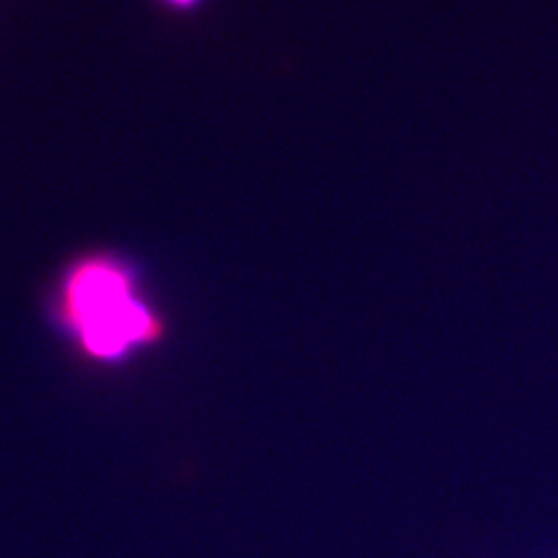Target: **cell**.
<instances>
[{"instance_id": "cell-1", "label": "cell", "mask_w": 558, "mask_h": 558, "mask_svg": "<svg viewBox=\"0 0 558 558\" xmlns=\"http://www.w3.org/2000/svg\"><path fill=\"white\" fill-rule=\"evenodd\" d=\"M60 320L87 359L120 362L161 338V323L137 296L129 271L110 259L75 265L62 283Z\"/></svg>"}, {"instance_id": "cell-2", "label": "cell", "mask_w": 558, "mask_h": 558, "mask_svg": "<svg viewBox=\"0 0 558 558\" xmlns=\"http://www.w3.org/2000/svg\"><path fill=\"white\" fill-rule=\"evenodd\" d=\"M179 2H189V0H179Z\"/></svg>"}]
</instances>
